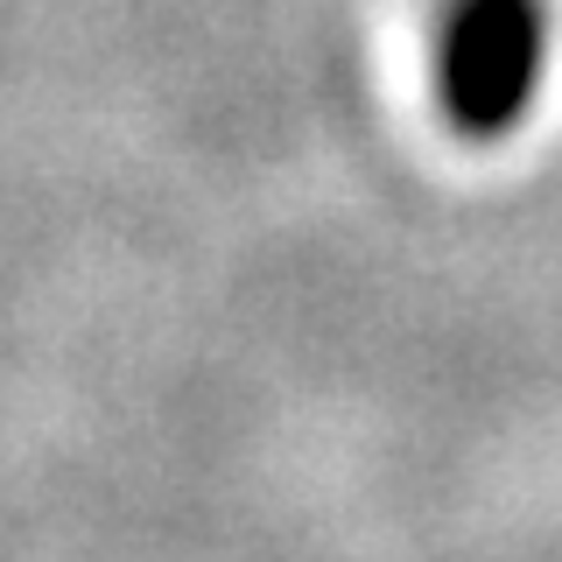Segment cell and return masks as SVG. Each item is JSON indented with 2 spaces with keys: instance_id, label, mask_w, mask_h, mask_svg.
Returning <instances> with one entry per match:
<instances>
[{
  "instance_id": "cell-1",
  "label": "cell",
  "mask_w": 562,
  "mask_h": 562,
  "mask_svg": "<svg viewBox=\"0 0 562 562\" xmlns=\"http://www.w3.org/2000/svg\"><path fill=\"white\" fill-rule=\"evenodd\" d=\"M549 70L541 0H443L436 22V105L464 140H499L527 120Z\"/></svg>"
}]
</instances>
